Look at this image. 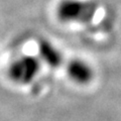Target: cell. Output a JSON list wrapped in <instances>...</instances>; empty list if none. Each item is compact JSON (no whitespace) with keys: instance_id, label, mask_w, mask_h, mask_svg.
Masks as SVG:
<instances>
[{"instance_id":"7a4b0ae2","label":"cell","mask_w":121,"mask_h":121,"mask_svg":"<svg viewBox=\"0 0 121 121\" xmlns=\"http://www.w3.org/2000/svg\"><path fill=\"white\" fill-rule=\"evenodd\" d=\"M41 62L39 56L24 55L15 59L8 69L9 78L18 85L30 84L40 72Z\"/></svg>"},{"instance_id":"3957f363","label":"cell","mask_w":121,"mask_h":121,"mask_svg":"<svg viewBox=\"0 0 121 121\" xmlns=\"http://www.w3.org/2000/svg\"><path fill=\"white\" fill-rule=\"evenodd\" d=\"M67 74L72 82L85 86L92 82L95 76L93 67L82 59H73L67 64Z\"/></svg>"},{"instance_id":"6da1fadb","label":"cell","mask_w":121,"mask_h":121,"mask_svg":"<svg viewBox=\"0 0 121 121\" xmlns=\"http://www.w3.org/2000/svg\"><path fill=\"white\" fill-rule=\"evenodd\" d=\"M97 10L96 3L89 0H62L56 7V16L65 23H89Z\"/></svg>"},{"instance_id":"277c9868","label":"cell","mask_w":121,"mask_h":121,"mask_svg":"<svg viewBox=\"0 0 121 121\" xmlns=\"http://www.w3.org/2000/svg\"><path fill=\"white\" fill-rule=\"evenodd\" d=\"M39 59L52 69H58L64 64V56L58 48L48 39H40L37 44Z\"/></svg>"}]
</instances>
